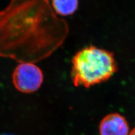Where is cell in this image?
I'll list each match as a JSON object with an SVG mask.
<instances>
[{
    "label": "cell",
    "instance_id": "cell-1",
    "mask_svg": "<svg viewBox=\"0 0 135 135\" xmlns=\"http://www.w3.org/2000/svg\"><path fill=\"white\" fill-rule=\"evenodd\" d=\"M68 34L67 22L49 0H11L0 11V57L40 61L60 47Z\"/></svg>",
    "mask_w": 135,
    "mask_h": 135
},
{
    "label": "cell",
    "instance_id": "cell-2",
    "mask_svg": "<svg viewBox=\"0 0 135 135\" xmlns=\"http://www.w3.org/2000/svg\"><path fill=\"white\" fill-rule=\"evenodd\" d=\"M71 77L76 87L90 88L107 81L117 71L112 52L90 46L76 53L71 60Z\"/></svg>",
    "mask_w": 135,
    "mask_h": 135
},
{
    "label": "cell",
    "instance_id": "cell-3",
    "mask_svg": "<svg viewBox=\"0 0 135 135\" xmlns=\"http://www.w3.org/2000/svg\"><path fill=\"white\" fill-rule=\"evenodd\" d=\"M16 89L25 94L37 91L44 81V74L33 62H20L15 68L12 76Z\"/></svg>",
    "mask_w": 135,
    "mask_h": 135
},
{
    "label": "cell",
    "instance_id": "cell-4",
    "mask_svg": "<svg viewBox=\"0 0 135 135\" xmlns=\"http://www.w3.org/2000/svg\"><path fill=\"white\" fill-rule=\"evenodd\" d=\"M100 135H128L129 126L125 118L118 113L105 116L99 125Z\"/></svg>",
    "mask_w": 135,
    "mask_h": 135
},
{
    "label": "cell",
    "instance_id": "cell-5",
    "mask_svg": "<svg viewBox=\"0 0 135 135\" xmlns=\"http://www.w3.org/2000/svg\"><path fill=\"white\" fill-rule=\"evenodd\" d=\"M51 6L57 15L69 16L77 11L78 0H52Z\"/></svg>",
    "mask_w": 135,
    "mask_h": 135
},
{
    "label": "cell",
    "instance_id": "cell-6",
    "mask_svg": "<svg viewBox=\"0 0 135 135\" xmlns=\"http://www.w3.org/2000/svg\"><path fill=\"white\" fill-rule=\"evenodd\" d=\"M129 135H135V127L131 131Z\"/></svg>",
    "mask_w": 135,
    "mask_h": 135
}]
</instances>
